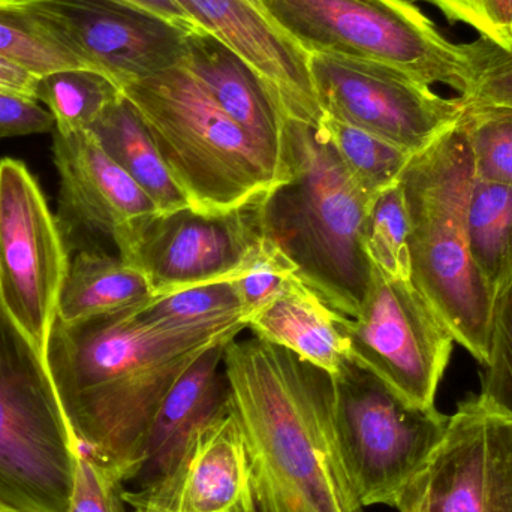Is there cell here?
Here are the masks:
<instances>
[{
  "mask_svg": "<svg viewBox=\"0 0 512 512\" xmlns=\"http://www.w3.org/2000/svg\"><path fill=\"white\" fill-rule=\"evenodd\" d=\"M137 307L77 324L56 321L47 351L48 372L81 448L125 484L137 472L165 394L201 355L246 328L168 330L141 318Z\"/></svg>",
  "mask_w": 512,
  "mask_h": 512,
  "instance_id": "6da1fadb",
  "label": "cell"
},
{
  "mask_svg": "<svg viewBox=\"0 0 512 512\" xmlns=\"http://www.w3.org/2000/svg\"><path fill=\"white\" fill-rule=\"evenodd\" d=\"M224 370L259 512H364L337 442L333 376L256 337L225 346Z\"/></svg>",
  "mask_w": 512,
  "mask_h": 512,
  "instance_id": "7a4b0ae2",
  "label": "cell"
},
{
  "mask_svg": "<svg viewBox=\"0 0 512 512\" xmlns=\"http://www.w3.org/2000/svg\"><path fill=\"white\" fill-rule=\"evenodd\" d=\"M288 180L267 192L264 228L297 267V276L346 318L361 310L372 262L361 243L375 198L364 194L315 128L286 119Z\"/></svg>",
  "mask_w": 512,
  "mask_h": 512,
  "instance_id": "3957f363",
  "label": "cell"
},
{
  "mask_svg": "<svg viewBox=\"0 0 512 512\" xmlns=\"http://www.w3.org/2000/svg\"><path fill=\"white\" fill-rule=\"evenodd\" d=\"M474 158L457 123L415 153L400 176L409 219L411 282L478 363L489 354L495 298L469 249Z\"/></svg>",
  "mask_w": 512,
  "mask_h": 512,
  "instance_id": "277c9868",
  "label": "cell"
},
{
  "mask_svg": "<svg viewBox=\"0 0 512 512\" xmlns=\"http://www.w3.org/2000/svg\"><path fill=\"white\" fill-rule=\"evenodd\" d=\"M122 95L146 123L168 173L195 212H231L288 180L286 168L182 65L132 81Z\"/></svg>",
  "mask_w": 512,
  "mask_h": 512,
  "instance_id": "5b68a950",
  "label": "cell"
},
{
  "mask_svg": "<svg viewBox=\"0 0 512 512\" xmlns=\"http://www.w3.org/2000/svg\"><path fill=\"white\" fill-rule=\"evenodd\" d=\"M80 451L47 364L0 304V507L68 512Z\"/></svg>",
  "mask_w": 512,
  "mask_h": 512,
  "instance_id": "8992f818",
  "label": "cell"
},
{
  "mask_svg": "<svg viewBox=\"0 0 512 512\" xmlns=\"http://www.w3.org/2000/svg\"><path fill=\"white\" fill-rule=\"evenodd\" d=\"M270 20L307 54L390 66L466 96L471 66L411 0H259Z\"/></svg>",
  "mask_w": 512,
  "mask_h": 512,
  "instance_id": "52a82bcc",
  "label": "cell"
},
{
  "mask_svg": "<svg viewBox=\"0 0 512 512\" xmlns=\"http://www.w3.org/2000/svg\"><path fill=\"white\" fill-rule=\"evenodd\" d=\"M331 376L337 442L358 501L396 508L441 445L450 415L411 405L352 358Z\"/></svg>",
  "mask_w": 512,
  "mask_h": 512,
  "instance_id": "ba28073f",
  "label": "cell"
},
{
  "mask_svg": "<svg viewBox=\"0 0 512 512\" xmlns=\"http://www.w3.org/2000/svg\"><path fill=\"white\" fill-rule=\"evenodd\" d=\"M342 327L349 358L411 405L435 406L456 339L411 280L372 264L360 313L345 316Z\"/></svg>",
  "mask_w": 512,
  "mask_h": 512,
  "instance_id": "9c48e42d",
  "label": "cell"
},
{
  "mask_svg": "<svg viewBox=\"0 0 512 512\" xmlns=\"http://www.w3.org/2000/svg\"><path fill=\"white\" fill-rule=\"evenodd\" d=\"M69 256L54 218L29 168L0 161V304L47 364Z\"/></svg>",
  "mask_w": 512,
  "mask_h": 512,
  "instance_id": "30bf717a",
  "label": "cell"
},
{
  "mask_svg": "<svg viewBox=\"0 0 512 512\" xmlns=\"http://www.w3.org/2000/svg\"><path fill=\"white\" fill-rule=\"evenodd\" d=\"M309 71L325 116L363 129L409 155L421 152L462 119L465 101L442 98L409 75L366 60L309 54Z\"/></svg>",
  "mask_w": 512,
  "mask_h": 512,
  "instance_id": "8fae6325",
  "label": "cell"
},
{
  "mask_svg": "<svg viewBox=\"0 0 512 512\" xmlns=\"http://www.w3.org/2000/svg\"><path fill=\"white\" fill-rule=\"evenodd\" d=\"M396 510L512 512V415L478 394L462 400Z\"/></svg>",
  "mask_w": 512,
  "mask_h": 512,
  "instance_id": "7c38bea8",
  "label": "cell"
},
{
  "mask_svg": "<svg viewBox=\"0 0 512 512\" xmlns=\"http://www.w3.org/2000/svg\"><path fill=\"white\" fill-rule=\"evenodd\" d=\"M265 195L221 215L191 207L152 219L123 261L140 270L155 297L245 276L267 240Z\"/></svg>",
  "mask_w": 512,
  "mask_h": 512,
  "instance_id": "4fadbf2b",
  "label": "cell"
},
{
  "mask_svg": "<svg viewBox=\"0 0 512 512\" xmlns=\"http://www.w3.org/2000/svg\"><path fill=\"white\" fill-rule=\"evenodd\" d=\"M84 65L122 87L183 63L192 27L125 0H20Z\"/></svg>",
  "mask_w": 512,
  "mask_h": 512,
  "instance_id": "5bb4252c",
  "label": "cell"
},
{
  "mask_svg": "<svg viewBox=\"0 0 512 512\" xmlns=\"http://www.w3.org/2000/svg\"><path fill=\"white\" fill-rule=\"evenodd\" d=\"M53 153L65 212L90 233L110 239L120 258H128L147 225L161 215L155 201L90 131H54Z\"/></svg>",
  "mask_w": 512,
  "mask_h": 512,
  "instance_id": "9a60e30c",
  "label": "cell"
},
{
  "mask_svg": "<svg viewBox=\"0 0 512 512\" xmlns=\"http://www.w3.org/2000/svg\"><path fill=\"white\" fill-rule=\"evenodd\" d=\"M195 24L233 48L276 89L288 119L318 129L325 114L316 98L309 54L251 0H176Z\"/></svg>",
  "mask_w": 512,
  "mask_h": 512,
  "instance_id": "2e32d148",
  "label": "cell"
},
{
  "mask_svg": "<svg viewBox=\"0 0 512 512\" xmlns=\"http://www.w3.org/2000/svg\"><path fill=\"white\" fill-rule=\"evenodd\" d=\"M227 345L201 355L159 403L144 436L140 465L131 480L137 489L173 477L188 460L201 429L230 408L224 370Z\"/></svg>",
  "mask_w": 512,
  "mask_h": 512,
  "instance_id": "e0dca14e",
  "label": "cell"
},
{
  "mask_svg": "<svg viewBox=\"0 0 512 512\" xmlns=\"http://www.w3.org/2000/svg\"><path fill=\"white\" fill-rule=\"evenodd\" d=\"M182 66L274 161L283 162L286 116L276 89L233 48L194 26L186 33Z\"/></svg>",
  "mask_w": 512,
  "mask_h": 512,
  "instance_id": "ac0fdd59",
  "label": "cell"
},
{
  "mask_svg": "<svg viewBox=\"0 0 512 512\" xmlns=\"http://www.w3.org/2000/svg\"><path fill=\"white\" fill-rule=\"evenodd\" d=\"M176 512H259L245 438L231 402L195 438Z\"/></svg>",
  "mask_w": 512,
  "mask_h": 512,
  "instance_id": "d6986e66",
  "label": "cell"
},
{
  "mask_svg": "<svg viewBox=\"0 0 512 512\" xmlns=\"http://www.w3.org/2000/svg\"><path fill=\"white\" fill-rule=\"evenodd\" d=\"M343 318L294 276L276 298L249 316L246 328L256 339L288 349L336 375L349 358Z\"/></svg>",
  "mask_w": 512,
  "mask_h": 512,
  "instance_id": "ffe728a7",
  "label": "cell"
},
{
  "mask_svg": "<svg viewBox=\"0 0 512 512\" xmlns=\"http://www.w3.org/2000/svg\"><path fill=\"white\" fill-rule=\"evenodd\" d=\"M152 298L155 295L140 270L119 255L87 248L69 261L57 321L77 324L141 306Z\"/></svg>",
  "mask_w": 512,
  "mask_h": 512,
  "instance_id": "44dd1931",
  "label": "cell"
},
{
  "mask_svg": "<svg viewBox=\"0 0 512 512\" xmlns=\"http://www.w3.org/2000/svg\"><path fill=\"white\" fill-rule=\"evenodd\" d=\"M89 131L105 153L155 201L161 215L189 207L146 123L125 96L117 99Z\"/></svg>",
  "mask_w": 512,
  "mask_h": 512,
  "instance_id": "7402d4cb",
  "label": "cell"
},
{
  "mask_svg": "<svg viewBox=\"0 0 512 512\" xmlns=\"http://www.w3.org/2000/svg\"><path fill=\"white\" fill-rule=\"evenodd\" d=\"M469 249L493 298L512 282V188L475 177L466 213Z\"/></svg>",
  "mask_w": 512,
  "mask_h": 512,
  "instance_id": "603a6c76",
  "label": "cell"
},
{
  "mask_svg": "<svg viewBox=\"0 0 512 512\" xmlns=\"http://www.w3.org/2000/svg\"><path fill=\"white\" fill-rule=\"evenodd\" d=\"M318 134L330 144L355 185L376 198L396 185L412 155L363 129L325 116Z\"/></svg>",
  "mask_w": 512,
  "mask_h": 512,
  "instance_id": "cb8c5ba5",
  "label": "cell"
},
{
  "mask_svg": "<svg viewBox=\"0 0 512 512\" xmlns=\"http://www.w3.org/2000/svg\"><path fill=\"white\" fill-rule=\"evenodd\" d=\"M122 92L107 75L92 69H65L38 80V102L47 105L59 134L89 131Z\"/></svg>",
  "mask_w": 512,
  "mask_h": 512,
  "instance_id": "d4e9b609",
  "label": "cell"
},
{
  "mask_svg": "<svg viewBox=\"0 0 512 512\" xmlns=\"http://www.w3.org/2000/svg\"><path fill=\"white\" fill-rule=\"evenodd\" d=\"M138 315L168 330L245 325L233 282L210 283L155 297L137 307Z\"/></svg>",
  "mask_w": 512,
  "mask_h": 512,
  "instance_id": "484cf974",
  "label": "cell"
},
{
  "mask_svg": "<svg viewBox=\"0 0 512 512\" xmlns=\"http://www.w3.org/2000/svg\"><path fill=\"white\" fill-rule=\"evenodd\" d=\"M0 56L38 78L65 69H89L20 0H0Z\"/></svg>",
  "mask_w": 512,
  "mask_h": 512,
  "instance_id": "4316f807",
  "label": "cell"
},
{
  "mask_svg": "<svg viewBox=\"0 0 512 512\" xmlns=\"http://www.w3.org/2000/svg\"><path fill=\"white\" fill-rule=\"evenodd\" d=\"M367 258L391 279L411 280L409 219L402 186L382 191L373 200L361 233Z\"/></svg>",
  "mask_w": 512,
  "mask_h": 512,
  "instance_id": "83f0119b",
  "label": "cell"
},
{
  "mask_svg": "<svg viewBox=\"0 0 512 512\" xmlns=\"http://www.w3.org/2000/svg\"><path fill=\"white\" fill-rule=\"evenodd\" d=\"M465 129L475 177L512 188V105L466 102Z\"/></svg>",
  "mask_w": 512,
  "mask_h": 512,
  "instance_id": "f1b7e54d",
  "label": "cell"
},
{
  "mask_svg": "<svg viewBox=\"0 0 512 512\" xmlns=\"http://www.w3.org/2000/svg\"><path fill=\"white\" fill-rule=\"evenodd\" d=\"M478 396L512 415V282L495 300L489 354L481 364Z\"/></svg>",
  "mask_w": 512,
  "mask_h": 512,
  "instance_id": "f546056e",
  "label": "cell"
},
{
  "mask_svg": "<svg viewBox=\"0 0 512 512\" xmlns=\"http://www.w3.org/2000/svg\"><path fill=\"white\" fill-rule=\"evenodd\" d=\"M471 66V89L466 102L512 105V50L507 51L484 38L463 44Z\"/></svg>",
  "mask_w": 512,
  "mask_h": 512,
  "instance_id": "4dcf8cb0",
  "label": "cell"
},
{
  "mask_svg": "<svg viewBox=\"0 0 512 512\" xmlns=\"http://www.w3.org/2000/svg\"><path fill=\"white\" fill-rule=\"evenodd\" d=\"M294 276H297L294 262L267 237L245 276L233 282L245 322L276 298Z\"/></svg>",
  "mask_w": 512,
  "mask_h": 512,
  "instance_id": "1f68e13d",
  "label": "cell"
},
{
  "mask_svg": "<svg viewBox=\"0 0 512 512\" xmlns=\"http://www.w3.org/2000/svg\"><path fill=\"white\" fill-rule=\"evenodd\" d=\"M125 481L81 448L68 512H126Z\"/></svg>",
  "mask_w": 512,
  "mask_h": 512,
  "instance_id": "d6a6232c",
  "label": "cell"
},
{
  "mask_svg": "<svg viewBox=\"0 0 512 512\" xmlns=\"http://www.w3.org/2000/svg\"><path fill=\"white\" fill-rule=\"evenodd\" d=\"M451 23H465L480 38L512 50V0H427Z\"/></svg>",
  "mask_w": 512,
  "mask_h": 512,
  "instance_id": "836d02e7",
  "label": "cell"
},
{
  "mask_svg": "<svg viewBox=\"0 0 512 512\" xmlns=\"http://www.w3.org/2000/svg\"><path fill=\"white\" fill-rule=\"evenodd\" d=\"M53 116L41 102L0 89V138L54 131Z\"/></svg>",
  "mask_w": 512,
  "mask_h": 512,
  "instance_id": "e575fe53",
  "label": "cell"
},
{
  "mask_svg": "<svg viewBox=\"0 0 512 512\" xmlns=\"http://www.w3.org/2000/svg\"><path fill=\"white\" fill-rule=\"evenodd\" d=\"M188 462V460H186ZM186 462L173 477L155 486L123 492L126 505H131L134 512H176L180 489L185 477Z\"/></svg>",
  "mask_w": 512,
  "mask_h": 512,
  "instance_id": "d590c367",
  "label": "cell"
},
{
  "mask_svg": "<svg viewBox=\"0 0 512 512\" xmlns=\"http://www.w3.org/2000/svg\"><path fill=\"white\" fill-rule=\"evenodd\" d=\"M38 80V77L30 74L26 69L20 68V66L0 56V89L38 101L36 99Z\"/></svg>",
  "mask_w": 512,
  "mask_h": 512,
  "instance_id": "8d00e7d4",
  "label": "cell"
},
{
  "mask_svg": "<svg viewBox=\"0 0 512 512\" xmlns=\"http://www.w3.org/2000/svg\"><path fill=\"white\" fill-rule=\"evenodd\" d=\"M125 2L134 3V5L141 6V8L147 9V11L162 15V17L167 18V20L182 24V26H197L194 20L180 8L176 0H125Z\"/></svg>",
  "mask_w": 512,
  "mask_h": 512,
  "instance_id": "74e56055",
  "label": "cell"
},
{
  "mask_svg": "<svg viewBox=\"0 0 512 512\" xmlns=\"http://www.w3.org/2000/svg\"><path fill=\"white\" fill-rule=\"evenodd\" d=\"M251 2L255 3L256 6H259V8H261V3H259V0H251ZM262 11H264V9H262Z\"/></svg>",
  "mask_w": 512,
  "mask_h": 512,
  "instance_id": "f35d334b",
  "label": "cell"
},
{
  "mask_svg": "<svg viewBox=\"0 0 512 512\" xmlns=\"http://www.w3.org/2000/svg\"><path fill=\"white\" fill-rule=\"evenodd\" d=\"M0 512H14V511L5 510V508L0 507Z\"/></svg>",
  "mask_w": 512,
  "mask_h": 512,
  "instance_id": "ab89813d",
  "label": "cell"
}]
</instances>
